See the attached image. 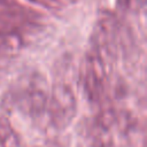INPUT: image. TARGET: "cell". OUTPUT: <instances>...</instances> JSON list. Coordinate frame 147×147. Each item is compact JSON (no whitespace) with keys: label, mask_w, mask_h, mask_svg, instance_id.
Returning <instances> with one entry per match:
<instances>
[{"label":"cell","mask_w":147,"mask_h":147,"mask_svg":"<svg viewBox=\"0 0 147 147\" xmlns=\"http://www.w3.org/2000/svg\"><path fill=\"white\" fill-rule=\"evenodd\" d=\"M17 137L7 121L0 119V147H17Z\"/></svg>","instance_id":"cell-3"},{"label":"cell","mask_w":147,"mask_h":147,"mask_svg":"<svg viewBox=\"0 0 147 147\" xmlns=\"http://www.w3.org/2000/svg\"><path fill=\"white\" fill-rule=\"evenodd\" d=\"M22 102L23 108L31 113H38L45 108L47 100L46 88L44 83L38 78H30L22 90Z\"/></svg>","instance_id":"cell-2"},{"label":"cell","mask_w":147,"mask_h":147,"mask_svg":"<svg viewBox=\"0 0 147 147\" xmlns=\"http://www.w3.org/2000/svg\"><path fill=\"white\" fill-rule=\"evenodd\" d=\"M75 110V99L65 86H57L51 100V114L61 124L70 121Z\"/></svg>","instance_id":"cell-1"}]
</instances>
